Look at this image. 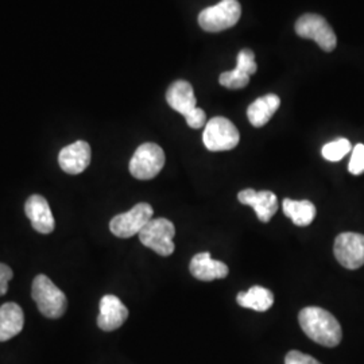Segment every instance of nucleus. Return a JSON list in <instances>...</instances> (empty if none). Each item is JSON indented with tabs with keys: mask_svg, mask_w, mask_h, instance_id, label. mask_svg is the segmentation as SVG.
Segmentation results:
<instances>
[{
	"mask_svg": "<svg viewBox=\"0 0 364 364\" xmlns=\"http://www.w3.org/2000/svg\"><path fill=\"white\" fill-rule=\"evenodd\" d=\"M333 252L338 263L348 269L356 270L364 264V235L343 232L335 239Z\"/></svg>",
	"mask_w": 364,
	"mask_h": 364,
	"instance_id": "1a4fd4ad",
	"label": "nucleus"
},
{
	"mask_svg": "<svg viewBox=\"0 0 364 364\" xmlns=\"http://www.w3.org/2000/svg\"><path fill=\"white\" fill-rule=\"evenodd\" d=\"M31 297L36 301L39 312L48 318H60L64 316L68 306L65 294L54 285L52 279L39 274L31 287Z\"/></svg>",
	"mask_w": 364,
	"mask_h": 364,
	"instance_id": "f03ea898",
	"label": "nucleus"
},
{
	"mask_svg": "<svg viewBox=\"0 0 364 364\" xmlns=\"http://www.w3.org/2000/svg\"><path fill=\"white\" fill-rule=\"evenodd\" d=\"M240 306L252 309L255 312H267L274 304V294L272 290L263 287H252L247 291H240L236 297Z\"/></svg>",
	"mask_w": 364,
	"mask_h": 364,
	"instance_id": "a211bd4d",
	"label": "nucleus"
},
{
	"mask_svg": "<svg viewBox=\"0 0 364 364\" xmlns=\"http://www.w3.org/2000/svg\"><path fill=\"white\" fill-rule=\"evenodd\" d=\"M219 81H220V84L224 88H228V90H242V88L247 87V84L250 82V75L242 72L237 68H235V69L230 70V72L221 73Z\"/></svg>",
	"mask_w": 364,
	"mask_h": 364,
	"instance_id": "412c9836",
	"label": "nucleus"
},
{
	"mask_svg": "<svg viewBox=\"0 0 364 364\" xmlns=\"http://www.w3.org/2000/svg\"><path fill=\"white\" fill-rule=\"evenodd\" d=\"M129 318V309L114 294H107L100 299V313L97 326L105 332H112L123 326Z\"/></svg>",
	"mask_w": 364,
	"mask_h": 364,
	"instance_id": "9b49d317",
	"label": "nucleus"
},
{
	"mask_svg": "<svg viewBox=\"0 0 364 364\" xmlns=\"http://www.w3.org/2000/svg\"><path fill=\"white\" fill-rule=\"evenodd\" d=\"M279 105H281V99L274 93L257 99L248 107L247 117L250 123L258 129L263 127L278 111Z\"/></svg>",
	"mask_w": 364,
	"mask_h": 364,
	"instance_id": "f3484780",
	"label": "nucleus"
},
{
	"mask_svg": "<svg viewBox=\"0 0 364 364\" xmlns=\"http://www.w3.org/2000/svg\"><path fill=\"white\" fill-rule=\"evenodd\" d=\"M242 16V6L237 0H221L204 9L198 15V25L208 33H220L234 27Z\"/></svg>",
	"mask_w": 364,
	"mask_h": 364,
	"instance_id": "7ed1b4c3",
	"label": "nucleus"
},
{
	"mask_svg": "<svg viewBox=\"0 0 364 364\" xmlns=\"http://www.w3.org/2000/svg\"><path fill=\"white\" fill-rule=\"evenodd\" d=\"M186 123H188V126L191 127V129H195V130H198V129H201V127H205V124H207V117H205V112L201 109V108H197L196 107L193 111H191L186 117Z\"/></svg>",
	"mask_w": 364,
	"mask_h": 364,
	"instance_id": "b1692460",
	"label": "nucleus"
},
{
	"mask_svg": "<svg viewBox=\"0 0 364 364\" xmlns=\"http://www.w3.org/2000/svg\"><path fill=\"white\" fill-rule=\"evenodd\" d=\"M189 270L196 279L203 282L223 279L230 273L228 266L220 260L213 259L209 252H200L195 255L191 260Z\"/></svg>",
	"mask_w": 364,
	"mask_h": 364,
	"instance_id": "4468645a",
	"label": "nucleus"
},
{
	"mask_svg": "<svg viewBox=\"0 0 364 364\" xmlns=\"http://www.w3.org/2000/svg\"><path fill=\"white\" fill-rule=\"evenodd\" d=\"M240 141V134L234 123L227 117H212L205 124L203 142L209 151L232 150Z\"/></svg>",
	"mask_w": 364,
	"mask_h": 364,
	"instance_id": "39448f33",
	"label": "nucleus"
},
{
	"mask_svg": "<svg viewBox=\"0 0 364 364\" xmlns=\"http://www.w3.org/2000/svg\"><path fill=\"white\" fill-rule=\"evenodd\" d=\"M138 235L144 246L153 250L161 257H169L176 250L173 242L176 235V227L171 221L165 218L151 219Z\"/></svg>",
	"mask_w": 364,
	"mask_h": 364,
	"instance_id": "20e7f679",
	"label": "nucleus"
},
{
	"mask_svg": "<svg viewBox=\"0 0 364 364\" xmlns=\"http://www.w3.org/2000/svg\"><path fill=\"white\" fill-rule=\"evenodd\" d=\"M236 68L240 69L242 72L247 73L250 76L254 75L257 72V69H258L257 63H255V54H254V52L250 50V49H243L242 52L239 53L237 54Z\"/></svg>",
	"mask_w": 364,
	"mask_h": 364,
	"instance_id": "4be33fe9",
	"label": "nucleus"
},
{
	"mask_svg": "<svg viewBox=\"0 0 364 364\" xmlns=\"http://www.w3.org/2000/svg\"><path fill=\"white\" fill-rule=\"evenodd\" d=\"M348 170L353 176H360L364 173V144H358L352 149L351 159Z\"/></svg>",
	"mask_w": 364,
	"mask_h": 364,
	"instance_id": "5701e85b",
	"label": "nucleus"
},
{
	"mask_svg": "<svg viewBox=\"0 0 364 364\" xmlns=\"http://www.w3.org/2000/svg\"><path fill=\"white\" fill-rule=\"evenodd\" d=\"M25 314L15 302H6L0 306V341L15 338L23 329Z\"/></svg>",
	"mask_w": 364,
	"mask_h": 364,
	"instance_id": "dca6fc26",
	"label": "nucleus"
},
{
	"mask_svg": "<svg viewBox=\"0 0 364 364\" xmlns=\"http://www.w3.org/2000/svg\"><path fill=\"white\" fill-rule=\"evenodd\" d=\"M285 364H321L317 359L304 352L290 351L285 358Z\"/></svg>",
	"mask_w": 364,
	"mask_h": 364,
	"instance_id": "393cba45",
	"label": "nucleus"
},
{
	"mask_svg": "<svg viewBox=\"0 0 364 364\" xmlns=\"http://www.w3.org/2000/svg\"><path fill=\"white\" fill-rule=\"evenodd\" d=\"M284 213L297 227H308L316 218V207L309 200H291L285 198L282 203Z\"/></svg>",
	"mask_w": 364,
	"mask_h": 364,
	"instance_id": "6ab92c4d",
	"label": "nucleus"
},
{
	"mask_svg": "<svg viewBox=\"0 0 364 364\" xmlns=\"http://www.w3.org/2000/svg\"><path fill=\"white\" fill-rule=\"evenodd\" d=\"M166 102L174 111L186 117L197 105L193 87L185 80L173 82L166 92Z\"/></svg>",
	"mask_w": 364,
	"mask_h": 364,
	"instance_id": "2eb2a0df",
	"label": "nucleus"
},
{
	"mask_svg": "<svg viewBox=\"0 0 364 364\" xmlns=\"http://www.w3.org/2000/svg\"><path fill=\"white\" fill-rule=\"evenodd\" d=\"M25 213L31 221L33 228L39 234H52L55 227L49 203L39 195L30 196L25 204Z\"/></svg>",
	"mask_w": 364,
	"mask_h": 364,
	"instance_id": "ddd939ff",
	"label": "nucleus"
},
{
	"mask_svg": "<svg viewBox=\"0 0 364 364\" xmlns=\"http://www.w3.org/2000/svg\"><path fill=\"white\" fill-rule=\"evenodd\" d=\"M91 146L84 141L69 144L60 151V168L68 174H80L91 164Z\"/></svg>",
	"mask_w": 364,
	"mask_h": 364,
	"instance_id": "f8f14e48",
	"label": "nucleus"
},
{
	"mask_svg": "<svg viewBox=\"0 0 364 364\" xmlns=\"http://www.w3.org/2000/svg\"><path fill=\"white\" fill-rule=\"evenodd\" d=\"M13 270L10 266L0 263V297L9 290V282L13 279Z\"/></svg>",
	"mask_w": 364,
	"mask_h": 364,
	"instance_id": "a878e982",
	"label": "nucleus"
},
{
	"mask_svg": "<svg viewBox=\"0 0 364 364\" xmlns=\"http://www.w3.org/2000/svg\"><path fill=\"white\" fill-rule=\"evenodd\" d=\"M299 326L305 335L320 346L336 347L343 338V331L333 314L318 308L306 306L299 314Z\"/></svg>",
	"mask_w": 364,
	"mask_h": 364,
	"instance_id": "f257e3e1",
	"label": "nucleus"
},
{
	"mask_svg": "<svg viewBox=\"0 0 364 364\" xmlns=\"http://www.w3.org/2000/svg\"><path fill=\"white\" fill-rule=\"evenodd\" d=\"M153 215L154 210L150 204L139 203L135 207H132L129 212L117 215L109 221V230L117 237L127 239L134 235L139 234L142 228H144V225L153 219Z\"/></svg>",
	"mask_w": 364,
	"mask_h": 364,
	"instance_id": "6e6552de",
	"label": "nucleus"
},
{
	"mask_svg": "<svg viewBox=\"0 0 364 364\" xmlns=\"http://www.w3.org/2000/svg\"><path fill=\"white\" fill-rule=\"evenodd\" d=\"M165 166V153L156 144H141L130 161V173L138 180H151Z\"/></svg>",
	"mask_w": 364,
	"mask_h": 364,
	"instance_id": "423d86ee",
	"label": "nucleus"
},
{
	"mask_svg": "<svg viewBox=\"0 0 364 364\" xmlns=\"http://www.w3.org/2000/svg\"><path fill=\"white\" fill-rule=\"evenodd\" d=\"M237 200L243 205L252 207L257 213V218L262 223H269L272 220V218L277 213L278 207H279L277 196L270 191L257 192L254 189H245V191L239 192Z\"/></svg>",
	"mask_w": 364,
	"mask_h": 364,
	"instance_id": "9d476101",
	"label": "nucleus"
},
{
	"mask_svg": "<svg viewBox=\"0 0 364 364\" xmlns=\"http://www.w3.org/2000/svg\"><path fill=\"white\" fill-rule=\"evenodd\" d=\"M296 33L302 38L313 39L326 52H332L338 45L333 28L326 18L317 14H304L299 16L296 22Z\"/></svg>",
	"mask_w": 364,
	"mask_h": 364,
	"instance_id": "0eeeda50",
	"label": "nucleus"
},
{
	"mask_svg": "<svg viewBox=\"0 0 364 364\" xmlns=\"http://www.w3.org/2000/svg\"><path fill=\"white\" fill-rule=\"evenodd\" d=\"M351 142L348 139H346V138H338V139L333 141V142L326 144L323 147V150H321V154L329 162H338V161H341L344 156H347L348 153H351Z\"/></svg>",
	"mask_w": 364,
	"mask_h": 364,
	"instance_id": "aec40b11",
	"label": "nucleus"
}]
</instances>
